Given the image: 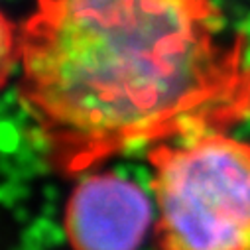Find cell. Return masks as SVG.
<instances>
[{
    "label": "cell",
    "mask_w": 250,
    "mask_h": 250,
    "mask_svg": "<svg viewBox=\"0 0 250 250\" xmlns=\"http://www.w3.org/2000/svg\"><path fill=\"white\" fill-rule=\"evenodd\" d=\"M20 61V30L14 22L0 12V89H2L16 63Z\"/></svg>",
    "instance_id": "obj_4"
},
{
    "label": "cell",
    "mask_w": 250,
    "mask_h": 250,
    "mask_svg": "<svg viewBox=\"0 0 250 250\" xmlns=\"http://www.w3.org/2000/svg\"><path fill=\"white\" fill-rule=\"evenodd\" d=\"M221 30L213 0H36L18 91L47 164L75 177L248 120L246 42Z\"/></svg>",
    "instance_id": "obj_1"
},
{
    "label": "cell",
    "mask_w": 250,
    "mask_h": 250,
    "mask_svg": "<svg viewBox=\"0 0 250 250\" xmlns=\"http://www.w3.org/2000/svg\"><path fill=\"white\" fill-rule=\"evenodd\" d=\"M150 223L152 201L146 191L112 171L85 175L63 215L71 250H138Z\"/></svg>",
    "instance_id": "obj_3"
},
{
    "label": "cell",
    "mask_w": 250,
    "mask_h": 250,
    "mask_svg": "<svg viewBox=\"0 0 250 250\" xmlns=\"http://www.w3.org/2000/svg\"><path fill=\"white\" fill-rule=\"evenodd\" d=\"M160 250H250V142L229 132L148 150Z\"/></svg>",
    "instance_id": "obj_2"
}]
</instances>
